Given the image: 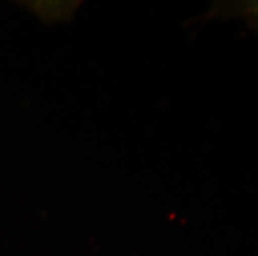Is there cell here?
I'll return each mask as SVG.
<instances>
[{"label": "cell", "instance_id": "obj_1", "mask_svg": "<svg viewBox=\"0 0 258 256\" xmlns=\"http://www.w3.org/2000/svg\"><path fill=\"white\" fill-rule=\"evenodd\" d=\"M208 17L237 19L245 22L251 30L258 34V0H238V2H217Z\"/></svg>", "mask_w": 258, "mask_h": 256}]
</instances>
